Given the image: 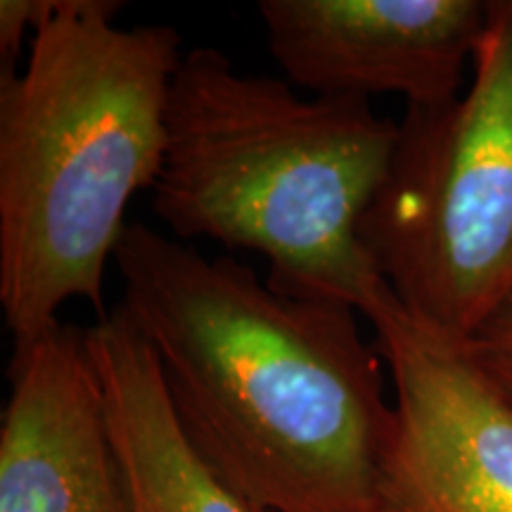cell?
Instances as JSON below:
<instances>
[{"mask_svg":"<svg viewBox=\"0 0 512 512\" xmlns=\"http://www.w3.org/2000/svg\"><path fill=\"white\" fill-rule=\"evenodd\" d=\"M259 15L275 62L316 98L434 107L470 79L489 0H261Z\"/></svg>","mask_w":512,"mask_h":512,"instance_id":"6","label":"cell"},{"mask_svg":"<svg viewBox=\"0 0 512 512\" xmlns=\"http://www.w3.org/2000/svg\"><path fill=\"white\" fill-rule=\"evenodd\" d=\"M86 332L131 512H256L185 434L155 351L131 313L119 304Z\"/></svg>","mask_w":512,"mask_h":512,"instance_id":"8","label":"cell"},{"mask_svg":"<svg viewBox=\"0 0 512 512\" xmlns=\"http://www.w3.org/2000/svg\"><path fill=\"white\" fill-rule=\"evenodd\" d=\"M57 0H3L0 3V57L3 67H15V57L27 36L34 34L53 12Z\"/></svg>","mask_w":512,"mask_h":512,"instance_id":"10","label":"cell"},{"mask_svg":"<svg viewBox=\"0 0 512 512\" xmlns=\"http://www.w3.org/2000/svg\"><path fill=\"white\" fill-rule=\"evenodd\" d=\"M112 0H57L22 72H0V304L29 342L72 299L102 309L126 209L166 152L176 29H121Z\"/></svg>","mask_w":512,"mask_h":512,"instance_id":"2","label":"cell"},{"mask_svg":"<svg viewBox=\"0 0 512 512\" xmlns=\"http://www.w3.org/2000/svg\"><path fill=\"white\" fill-rule=\"evenodd\" d=\"M396 143L399 124L368 100L302 98L195 48L171 83L152 207L176 240L264 256L275 292L366 313L389 285L361 223Z\"/></svg>","mask_w":512,"mask_h":512,"instance_id":"3","label":"cell"},{"mask_svg":"<svg viewBox=\"0 0 512 512\" xmlns=\"http://www.w3.org/2000/svg\"><path fill=\"white\" fill-rule=\"evenodd\" d=\"M0 420V512H131L88 332L17 342Z\"/></svg>","mask_w":512,"mask_h":512,"instance_id":"7","label":"cell"},{"mask_svg":"<svg viewBox=\"0 0 512 512\" xmlns=\"http://www.w3.org/2000/svg\"><path fill=\"white\" fill-rule=\"evenodd\" d=\"M463 344L482 373L512 403V297Z\"/></svg>","mask_w":512,"mask_h":512,"instance_id":"9","label":"cell"},{"mask_svg":"<svg viewBox=\"0 0 512 512\" xmlns=\"http://www.w3.org/2000/svg\"><path fill=\"white\" fill-rule=\"evenodd\" d=\"M114 264L178 422L249 508L377 512L394 403L358 311L287 297L145 223Z\"/></svg>","mask_w":512,"mask_h":512,"instance_id":"1","label":"cell"},{"mask_svg":"<svg viewBox=\"0 0 512 512\" xmlns=\"http://www.w3.org/2000/svg\"><path fill=\"white\" fill-rule=\"evenodd\" d=\"M361 240L439 335L467 342L512 297V0H489L465 93L408 107Z\"/></svg>","mask_w":512,"mask_h":512,"instance_id":"4","label":"cell"},{"mask_svg":"<svg viewBox=\"0 0 512 512\" xmlns=\"http://www.w3.org/2000/svg\"><path fill=\"white\" fill-rule=\"evenodd\" d=\"M394 384L377 512H512V403L392 290L363 313Z\"/></svg>","mask_w":512,"mask_h":512,"instance_id":"5","label":"cell"}]
</instances>
